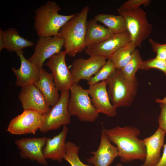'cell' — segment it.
<instances>
[{
    "mask_svg": "<svg viewBox=\"0 0 166 166\" xmlns=\"http://www.w3.org/2000/svg\"><path fill=\"white\" fill-rule=\"evenodd\" d=\"M103 125L110 141L117 146L121 162L127 164L135 160L144 162L146 149L143 140L139 137L141 133L139 128L127 125L106 129Z\"/></svg>",
    "mask_w": 166,
    "mask_h": 166,
    "instance_id": "cell-1",
    "label": "cell"
},
{
    "mask_svg": "<svg viewBox=\"0 0 166 166\" xmlns=\"http://www.w3.org/2000/svg\"><path fill=\"white\" fill-rule=\"evenodd\" d=\"M89 10L88 6L84 7L80 12L75 14L60 30V36L65 41V50L70 56L75 57L86 48L85 38Z\"/></svg>",
    "mask_w": 166,
    "mask_h": 166,
    "instance_id": "cell-2",
    "label": "cell"
},
{
    "mask_svg": "<svg viewBox=\"0 0 166 166\" xmlns=\"http://www.w3.org/2000/svg\"><path fill=\"white\" fill-rule=\"evenodd\" d=\"M61 10L56 2L50 0L36 9L34 26L39 37L60 36L61 29L75 14H60Z\"/></svg>",
    "mask_w": 166,
    "mask_h": 166,
    "instance_id": "cell-3",
    "label": "cell"
},
{
    "mask_svg": "<svg viewBox=\"0 0 166 166\" xmlns=\"http://www.w3.org/2000/svg\"><path fill=\"white\" fill-rule=\"evenodd\" d=\"M106 81L110 100L116 108L129 107L132 104L137 93L138 83L137 78L129 79L120 69H116Z\"/></svg>",
    "mask_w": 166,
    "mask_h": 166,
    "instance_id": "cell-4",
    "label": "cell"
},
{
    "mask_svg": "<svg viewBox=\"0 0 166 166\" xmlns=\"http://www.w3.org/2000/svg\"><path fill=\"white\" fill-rule=\"evenodd\" d=\"M70 94L68 104L71 116H76L81 121L93 122L99 116L93 105L88 89L73 84L70 89Z\"/></svg>",
    "mask_w": 166,
    "mask_h": 166,
    "instance_id": "cell-5",
    "label": "cell"
},
{
    "mask_svg": "<svg viewBox=\"0 0 166 166\" xmlns=\"http://www.w3.org/2000/svg\"><path fill=\"white\" fill-rule=\"evenodd\" d=\"M117 11L124 20L131 42L136 47H140L152 30V26L148 21L146 13L140 8L130 10L119 8Z\"/></svg>",
    "mask_w": 166,
    "mask_h": 166,
    "instance_id": "cell-6",
    "label": "cell"
},
{
    "mask_svg": "<svg viewBox=\"0 0 166 166\" xmlns=\"http://www.w3.org/2000/svg\"><path fill=\"white\" fill-rule=\"evenodd\" d=\"M69 97V90L61 93L57 103L44 114L43 124L39 130L41 132L46 133L70 123L71 116L68 110Z\"/></svg>",
    "mask_w": 166,
    "mask_h": 166,
    "instance_id": "cell-7",
    "label": "cell"
},
{
    "mask_svg": "<svg viewBox=\"0 0 166 166\" xmlns=\"http://www.w3.org/2000/svg\"><path fill=\"white\" fill-rule=\"evenodd\" d=\"M44 114L31 110H24L23 112L10 122L7 131L15 135L35 134L41 127Z\"/></svg>",
    "mask_w": 166,
    "mask_h": 166,
    "instance_id": "cell-8",
    "label": "cell"
},
{
    "mask_svg": "<svg viewBox=\"0 0 166 166\" xmlns=\"http://www.w3.org/2000/svg\"><path fill=\"white\" fill-rule=\"evenodd\" d=\"M64 44V39L60 36L39 37L34 53L28 60L42 69L47 59L62 51Z\"/></svg>",
    "mask_w": 166,
    "mask_h": 166,
    "instance_id": "cell-9",
    "label": "cell"
},
{
    "mask_svg": "<svg viewBox=\"0 0 166 166\" xmlns=\"http://www.w3.org/2000/svg\"><path fill=\"white\" fill-rule=\"evenodd\" d=\"M66 54L65 50L62 51L49 58L45 64L51 72L56 87L61 93L69 90L73 84L65 61Z\"/></svg>",
    "mask_w": 166,
    "mask_h": 166,
    "instance_id": "cell-10",
    "label": "cell"
},
{
    "mask_svg": "<svg viewBox=\"0 0 166 166\" xmlns=\"http://www.w3.org/2000/svg\"><path fill=\"white\" fill-rule=\"evenodd\" d=\"M106 60L96 55L87 59L79 57L75 60L70 71L73 84H78L82 80L88 81L105 64Z\"/></svg>",
    "mask_w": 166,
    "mask_h": 166,
    "instance_id": "cell-11",
    "label": "cell"
},
{
    "mask_svg": "<svg viewBox=\"0 0 166 166\" xmlns=\"http://www.w3.org/2000/svg\"><path fill=\"white\" fill-rule=\"evenodd\" d=\"M131 42L128 31L114 34L103 42L86 47L85 52L90 56H98L106 59H110L117 51Z\"/></svg>",
    "mask_w": 166,
    "mask_h": 166,
    "instance_id": "cell-12",
    "label": "cell"
},
{
    "mask_svg": "<svg viewBox=\"0 0 166 166\" xmlns=\"http://www.w3.org/2000/svg\"><path fill=\"white\" fill-rule=\"evenodd\" d=\"M47 136L22 138L16 140L14 143L19 150L21 157L35 161L44 166L48 164L43 150L48 138Z\"/></svg>",
    "mask_w": 166,
    "mask_h": 166,
    "instance_id": "cell-13",
    "label": "cell"
},
{
    "mask_svg": "<svg viewBox=\"0 0 166 166\" xmlns=\"http://www.w3.org/2000/svg\"><path fill=\"white\" fill-rule=\"evenodd\" d=\"M107 88L105 80L89 85L88 89L92 103L98 113L113 117L117 115V108L111 102Z\"/></svg>",
    "mask_w": 166,
    "mask_h": 166,
    "instance_id": "cell-14",
    "label": "cell"
},
{
    "mask_svg": "<svg viewBox=\"0 0 166 166\" xmlns=\"http://www.w3.org/2000/svg\"><path fill=\"white\" fill-rule=\"evenodd\" d=\"M18 98L24 110L31 109L45 114L51 109L39 89L34 85L22 87Z\"/></svg>",
    "mask_w": 166,
    "mask_h": 166,
    "instance_id": "cell-15",
    "label": "cell"
},
{
    "mask_svg": "<svg viewBox=\"0 0 166 166\" xmlns=\"http://www.w3.org/2000/svg\"><path fill=\"white\" fill-rule=\"evenodd\" d=\"M90 153L93 156L86 160L89 164H93L94 166H109L118 156L117 147L111 144L102 127L98 147L97 150L92 151Z\"/></svg>",
    "mask_w": 166,
    "mask_h": 166,
    "instance_id": "cell-16",
    "label": "cell"
},
{
    "mask_svg": "<svg viewBox=\"0 0 166 166\" xmlns=\"http://www.w3.org/2000/svg\"><path fill=\"white\" fill-rule=\"evenodd\" d=\"M24 52L22 50L16 52L20 59V66L18 69L14 67L12 69L16 77V86L21 87L34 84L38 81L42 69L27 60L24 55Z\"/></svg>",
    "mask_w": 166,
    "mask_h": 166,
    "instance_id": "cell-17",
    "label": "cell"
},
{
    "mask_svg": "<svg viewBox=\"0 0 166 166\" xmlns=\"http://www.w3.org/2000/svg\"><path fill=\"white\" fill-rule=\"evenodd\" d=\"M66 125L58 134L52 138L48 137L43 150V154L46 159L61 162L65 153L66 139L68 132Z\"/></svg>",
    "mask_w": 166,
    "mask_h": 166,
    "instance_id": "cell-18",
    "label": "cell"
},
{
    "mask_svg": "<svg viewBox=\"0 0 166 166\" xmlns=\"http://www.w3.org/2000/svg\"><path fill=\"white\" fill-rule=\"evenodd\" d=\"M166 132L159 128L150 136L143 140L146 148V157L140 166H155L160 160V151L164 145Z\"/></svg>",
    "mask_w": 166,
    "mask_h": 166,
    "instance_id": "cell-19",
    "label": "cell"
},
{
    "mask_svg": "<svg viewBox=\"0 0 166 166\" xmlns=\"http://www.w3.org/2000/svg\"><path fill=\"white\" fill-rule=\"evenodd\" d=\"M34 45V42L22 37L14 28H10L5 30L0 29V51L6 49L10 52H16Z\"/></svg>",
    "mask_w": 166,
    "mask_h": 166,
    "instance_id": "cell-20",
    "label": "cell"
},
{
    "mask_svg": "<svg viewBox=\"0 0 166 166\" xmlns=\"http://www.w3.org/2000/svg\"><path fill=\"white\" fill-rule=\"evenodd\" d=\"M34 84L42 93L49 106L52 107L57 103L60 96L51 73L42 68L39 79Z\"/></svg>",
    "mask_w": 166,
    "mask_h": 166,
    "instance_id": "cell-21",
    "label": "cell"
},
{
    "mask_svg": "<svg viewBox=\"0 0 166 166\" xmlns=\"http://www.w3.org/2000/svg\"><path fill=\"white\" fill-rule=\"evenodd\" d=\"M94 18L87 21L85 38L86 48L103 42L114 34L107 28L98 24Z\"/></svg>",
    "mask_w": 166,
    "mask_h": 166,
    "instance_id": "cell-22",
    "label": "cell"
},
{
    "mask_svg": "<svg viewBox=\"0 0 166 166\" xmlns=\"http://www.w3.org/2000/svg\"><path fill=\"white\" fill-rule=\"evenodd\" d=\"M94 19L104 24L113 34L127 31L124 20L120 15L100 13L94 16Z\"/></svg>",
    "mask_w": 166,
    "mask_h": 166,
    "instance_id": "cell-23",
    "label": "cell"
},
{
    "mask_svg": "<svg viewBox=\"0 0 166 166\" xmlns=\"http://www.w3.org/2000/svg\"><path fill=\"white\" fill-rule=\"evenodd\" d=\"M136 46L132 42L121 47L113 54L110 60L117 69H120L130 60Z\"/></svg>",
    "mask_w": 166,
    "mask_h": 166,
    "instance_id": "cell-24",
    "label": "cell"
},
{
    "mask_svg": "<svg viewBox=\"0 0 166 166\" xmlns=\"http://www.w3.org/2000/svg\"><path fill=\"white\" fill-rule=\"evenodd\" d=\"M143 61L139 51L136 49L129 62L120 70L126 77L134 80L136 78V74L139 69H141Z\"/></svg>",
    "mask_w": 166,
    "mask_h": 166,
    "instance_id": "cell-25",
    "label": "cell"
},
{
    "mask_svg": "<svg viewBox=\"0 0 166 166\" xmlns=\"http://www.w3.org/2000/svg\"><path fill=\"white\" fill-rule=\"evenodd\" d=\"M79 149V146L74 143L66 141L65 153L64 159L67 161L71 166H94L84 164L81 161L78 156Z\"/></svg>",
    "mask_w": 166,
    "mask_h": 166,
    "instance_id": "cell-26",
    "label": "cell"
},
{
    "mask_svg": "<svg viewBox=\"0 0 166 166\" xmlns=\"http://www.w3.org/2000/svg\"><path fill=\"white\" fill-rule=\"evenodd\" d=\"M116 68L110 59L108 60L105 64L88 81L89 85L106 80L115 71Z\"/></svg>",
    "mask_w": 166,
    "mask_h": 166,
    "instance_id": "cell-27",
    "label": "cell"
},
{
    "mask_svg": "<svg viewBox=\"0 0 166 166\" xmlns=\"http://www.w3.org/2000/svg\"><path fill=\"white\" fill-rule=\"evenodd\" d=\"M151 68L160 69L166 76V60L155 57L143 61L141 65V69L147 70Z\"/></svg>",
    "mask_w": 166,
    "mask_h": 166,
    "instance_id": "cell-28",
    "label": "cell"
},
{
    "mask_svg": "<svg viewBox=\"0 0 166 166\" xmlns=\"http://www.w3.org/2000/svg\"><path fill=\"white\" fill-rule=\"evenodd\" d=\"M148 41L152 50L156 53V57L166 60V43L160 44L151 38L149 39Z\"/></svg>",
    "mask_w": 166,
    "mask_h": 166,
    "instance_id": "cell-29",
    "label": "cell"
},
{
    "mask_svg": "<svg viewBox=\"0 0 166 166\" xmlns=\"http://www.w3.org/2000/svg\"><path fill=\"white\" fill-rule=\"evenodd\" d=\"M151 2L150 0H129L123 3L119 8L126 10L136 9L140 8L141 5L147 7Z\"/></svg>",
    "mask_w": 166,
    "mask_h": 166,
    "instance_id": "cell-30",
    "label": "cell"
},
{
    "mask_svg": "<svg viewBox=\"0 0 166 166\" xmlns=\"http://www.w3.org/2000/svg\"><path fill=\"white\" fill-rule=\"evenodd\" d=\"M160 104V113L158 119V128L166 133V104Z\"/></svg>",
    "mask_w": 166,
    "mask_h": 166,
    "instance_id": "cell-31",
    "label": "cell"
},
{
    "mask_svg": "<svg viewBox=\"0 0 166 166\" xmlns=\"http://www.w3.org/2000/svg\"><path fill=\"white\" fill-rule=\"evenodd\" d=\"M163 147L162 156L155 166H166V143L164 145Z\"/></svg>",
    "mask_w": 166,
    "mask_h": 166,
    "instance_id": "cell-32",
    "label": "cell"
},
{
    "mask_svg": "<svg viewBox=\"0 0 166 166\" xmlns=\"http://www.w3.org/2000/svg\"><path fill=\"white\" fill-rule=\"evenodd\" d=\"M155 101L157 103H163L166 104V96L162 99L157 98L156 99Z\"/></svg>",
    "mask_w": 166,
    "mask_h": 166,
    "instance_id": "cell-33",
    "label": "cell"
},
{
    "mask_svg": "<svg viewBox=\"0 0 166 166\" xmlns=\"http://www.w3.org/2000/svg\"><path fill=\"white\" fill-rule=\"evenodd\" d=\"M116 166H124L121 163H119L117 164Z\"/></svg>",
    "mask_w": 166,
    "mask_h": 166,
    "instance_id": "cell-34",
    "label": "cell"
}]
</instances>
